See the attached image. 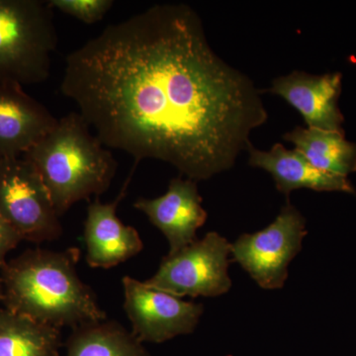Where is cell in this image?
<instances>
[{"instance_id":"obj_4","label":"cell","mask_w":356,"mask_h":356,"mask_svg":"<svg viewBox=\"0 0 356 356\" xmlns=\"http://www.w3.org/2000/svg\"><path fill=\"white\" fill-rule=\"evenodd\" d=\"M54 10L42 0H0V86L44 83L57 50Z\"/></svg>"},{"instance_id":"obj_15","label":"cell","mask_w":356,"mask_h":356,"mask_svg":"<svg viewBox=\"0 0 356 356\" xmlns=\"http://www.w3.org/2000/svg\"><path fill=\"white\" fill-rule=\"evenodd\" d=\"M60 329L0 309V356H60Z\"/></svg>"},{"instance_id":"obj_19","label":"cell","mask_w":356,"mask_h":356,"mask_svg":"<svg viewBox=\"0 0 356 356\" xmlns=\"http://www.w3.org/2000/svg\"><path fill=\"white\" fill-rule=\"evenodd\" d=\"M3 300V284H2L1 276H0V301Z\"/></svg>"},{"instance_id":"obj_11","label":"cell","mask_w":356,"mask_h":356,"mask_svg":"<svg viewBox=\"0 0 356 356\" xmlns=\"http://www.w3.org/2000/svg\"><path fill=\"white\" fill-rule=\"evenodd\" d=\"M131 177L113 202L96 198L89 204L84 222L86 262L92 268L108 269L139 254L144 248L137 229L126 226L117 216V207L125 197Z\"/></svg>"},{"instance_id":"obj_18","label":"cell","mask_w":356,"mask_h":356,"mask_svg":"<svg viewBox=\"0 0 356 356\" xmlns=\"http://www.w3.org/2000/svg\"><path fill=\"white\" fill-rule=\"evenodd\" d=\"M22 240L19 234L0 215V268L6 264V257Z\"/></svg>"},{"instance_id":"obj_7","label":"cell","mask_w":356,"mask_h":356,"mask_svg":"<svg viewBox=\"0 0 356 356\" xmlns=\"http://www.w3.org/2000/svg\"><path fill=\"white\" fill-rule=\"evenodd\" d=\"M0 215L22 240L51 242L63 235L50 193L24 158L0 159Z\"/></svg>"},{"instance_id":"obj_3","label":"cell","mask_w":356,"mask_h":356,"mask_svg":"<svg viewBox=\"0 0 356 356\" xmlns=\"http://www.w3.org/2000/svg\"><path fill=\"white\" fill-rule=\"evenodd\" d=\"M23 158L36 168L60 217L74 204L108 191L118 168L79 112L58 119Z\"/></svg>"},{"instance_id":"obj_9","label":"cell","mask_w":356,"mask_h":356,"mask_svg":"<svg viewBox=\"0 0 356 356\" xmlns=\"http://www.w3.org/2000/svg\"><path fill=\"white\" fill-rule=\"evenodd\" d=\"M133 206L165 236L170 243L168 254H175L195 242L198 229L207 221L197 182L188 178H173L163 195L140 197Z\"/></svg>"},{"instance_id":"obj_10","label":"cell","mask_w":356,"mask_h":356,"mask_svg":"<svg viewBox=\"0 0 356 356\" xmlns=\"http://www.w3.org/2000/svg\"><path fill=\"white\" fill-rule=\"evenodd\" d=\"M341 79L339 72L316 76L295 70L274 79L269 92L280 96L296 109L307 128L344 133L343 115L339 108Z\"/></svg>"},{"instance_id":"obj_6","label":"cell","mask_w":356,"mask_h":356,"mask_svg":"<svg viewBox=\"0 0 356 356\" xmlns=\"http://www.w3.org/2000/svg\"><path fill=\"white\" fill-rule=\"evenodd\" d=\"M307 233L305 218L287 200L266 228L238 236L232 243L231 257L262 289H282Z\"/></svg>"},{"instance_id":"obj_1","label":"cell","mask_w":356,"mask_h":356,"mask_svg":"<svg viewBox=\"0 0 356 356\" xmlns=\"http://www.w3.org/2000/svg\"><path fill=\"white\" fill-rule=\"evenodd\" d=\"M60 92L105 147L196 182L231 170L268 119L261 91L184 3L156 4L70 51Z\"/></svg>"},{"instance_id":"obj_12","label":"cell","mask_w":356,"mask_h":356,"mask_svg":"<svg viewBox=\"0 0 356 356\" xmlns=\"http://www.w3.org/2000/svg\"><path fill=\"white\" fill-rule=\"evenodd\" d=\"M58 121L23 88L0 86V159L24 156Z\"/></svg>"},{"instance_id":"obj_2","label":"cell","mask_w":356,"mask_h":356,"mask_svg":"<svg viewBox=\"0 0 356 356\" xmlns=\"http://www.w3.org/2000/svg\"><path fill=\"white\" fill-rule=\"evenodd\" d=\"M81 250H27L1 267L7 310L62 329L106 320L95 292L76 271Z\"/></svg>"},{"instance_id":"obj_5","label":"cell","mask_w":356,"mask_h":356,"mask_svg":"<svg viewBox=\"0 0 356 356\" xmlns=\"http://www.w3.org/2000/svg\"><path fill=\"white\" fill-rule=\"evenodd\" d=\"M232 243L209 232L184 250L163 257L158 271L145 284L179 298H215L229 291Z\"/></svg>"},{"instance_id":"obj_17","label":"cell","mask_w":356,"mask_h":356,"mask_svg":"<svg viewBox=\"0 0 356 356\" xmlns=\"http://www.w3.org/2000/svg\"><path fill=\"white\" fill-rule=\"evenodd\" d=\"M49 6L86 24L102 21L113 6L112 0H49Z\"/></svg>"},{"instance_id":"obj_8","label":"cell","mask_w":356,"mask_h":356,"mask_svg":"<svg viewBox=\"0 0 356 356\" xmlns=\"http://www.w3.org/2000/svg\"><path fill=\"white\" fill-rule=\"evenodd\" d=\"M122 284L131 332L142 343H165L195 331L203 315L202 304L154 289L130 276H124Z\"/></svg>"},{"instance_id":"obj_13","label":"cell","mask_w":356,"mask_h":356,"mask_svg":"<svg viewBox=\"0 0 356 356\" xmlns=\"http://www.w3.org/2000/svg\"><path fill=\"white\" fill-rule=\"evenodd\" d=\"M248 163L261 168L273 177L276 189L289 197L297 189L315 191H341L355 193L348 177H339L318 170L296 149H287L280 143L274 144L269 151L248 147Z\"/></svg>"},{"instance_id":"obj_16","label":"cell","mask_w":356,"mask_h":356,"mask_svg":"<svg viewBox=\"0 0 356 356\" xmlns=\"http://www.w3.org/2000/svg\"><path fill=\"white\" fill-rule=\"evenodd\" d=\"M65 356H151L132 332L114 321L72 329Z\"/></svg>"},{"instance_id":"obj_14","label":"cell","mask_w":356,"mask_h":356,"mask_svg":"<svg viewBox=\"0 0 356 356\" xmlns=\"http://www.w3.org/2000/svg\"><path fill=\"white\" fill-rule=\"evenodd\" d=\"M283 138L322 172L343 177L356 172V144L346 140L344 133L296 127Z\"/></svg>"}]
</instances>
